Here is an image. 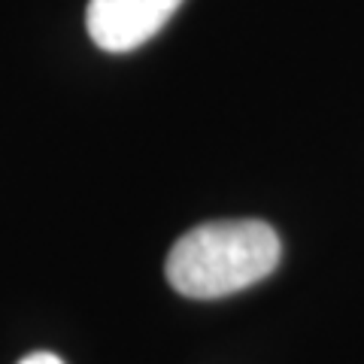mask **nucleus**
Segmentation results:
<instances>
[{"mask_svg": "<svg viewBox=\"0 0 364 364\" xmlns=\"http://www.w3.org/2000/svg\"><path fill=\"white\" fill-rule=\"evenodd\" d=\"M277 231L258 219L207 222L182 234L167 255V282L186 298L213 301L255 286L279 264Z\"/></svg>", "mask_w": 364, "mask_h": 364, "instance_id": "1", "label": "nucleus"}, {"mask_svg": "<svg viewBox=\"0 0 364 364\" xmlns=\"http://www.w3.org/2000/svg\"><path fill=\"white\" fill-rule=\"evenodd\" d=\"M182 0H88L85 28L104 52H131L161 31Z\"/></svg>", "mask_w": 364, "mask_h": 364, "instance_id": "2", "label": "nucleus"}, {"mask_svg": "<svg viewBox=\"0 0 364 364\" xmlns=\"http://www.w3.org/2000/svg\"><path fill=\"white\" fill-rule=\"evenodd\" d=\"M18 364H64L58 355H52V352H33V355L21 358Z\"/></svg>", "mask_w": 364, "mask_h": 364, "instance_id": "3", "label": "nucleus"}]
</instances>
